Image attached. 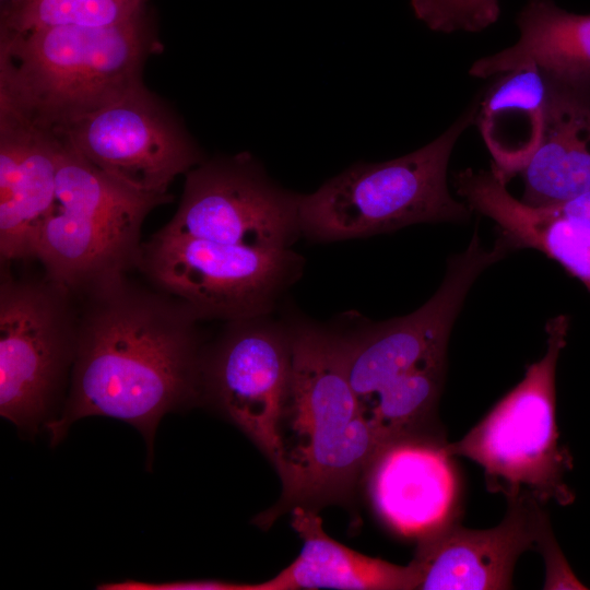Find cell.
I'll return each instance as SVG.
<instances>
[{
  "label": "cell",
  "mask_w": 590,
  "mask_h": 590,
  "mask_svg": "<svg viewBox=\"0 0 590 590\" xmlns=\"http://www.w3.org/2000/svg\"><path fill=\"white\" fill-rule=\"evenodd\" d=\"M76 298L70 385L60 414L45 426L51 445L75 421L101 415L134 426L152 456L162 417L201 402L204 320L185 300L127 275Z\"/></svg>",
  "instance_id": "cell-1"
},
{
  "label": "cell",
  "mask_w": 590,
  "mask_h": 590,
  "mask_svg": "<svg viewBox=\"0 0 590 590\" xmlns=\"http://www.w3.org/2000/svg\"><path fill=\"white\" fill-rule=\"evenodd\" d=\"M292 377L279 422L278 503L255 518L270 528L295 507L347 503L380 448L349 380L342 333L290 324Z\"/></svg>",
  "instance_id": "cell-2"
},
{
  "label": "cell",
  "mask_w": 590,
  "mask_h": 590,
  "mask_svg": "<svg viewBox=\"0 0 590 590\" xmlns=\"http://www.w3.org/2000/svg\"><path fill=\"white\" fill-rule=\"evenodd\" d=\"M162 49L146 9L109 26L0 31V104L55 131L142 84Z\"/></svg>",
  "instance_id": "cell-3"
},
{
  "label": "cell",
  "mask_w": 590,
  "mask_h": 590,
  "mask_svg": "<svg viewBox=\"0 0 590 590\" xmlns=\"http://www.w3.org/2000/svg\"><path fill=\"white\" fill-rule=\"evenodd\" d=\"M437 139L381 163H356L300 194L302 236L337 241L394 232L421 223L463 222L472 210L455 199L447 169L452 149L475 121L480 95Z\"/></svg>",
  "instance_id": "cell-4"
},
{
  "label": "cell",
  "mask_w": 590,
  "mask_h": 590,
  "mask_svg": "<svg viewBox=\"0 0 590 590\" xmlns=\"http://www.w3.org/2000/svg\"><path fill=\"white\" fill-rule=\"evenodd\" d=\"M61 140L55 201L38 231L35 259L44 275L80 296L139 268L142 224L173 196L133 190Z\"/></svg>",
  "instance_id": "cell-5"
},
{
  "label": "cell",
  "mask_w": 590,
  "mask_h": 590,
  "mask_svg": "<svg viewBox=\"0 0 590 590\" xmlns=\"http://www.w3.org/2000/svg\"><path fill=\"white\" fill-rule=\"evenodd\" d=\"M569 324L566 315L550 319L544 355L461 439L446 445L451 457L468 458L483 469L489 492L506 498L529 494L541 504L562 506L575 499L565 482L573 457L559 444L555 415L556 367Z\"/></svg>",
  "instance_id": "cell-6"
},
{
  "label": "cell",
  "mask_w": 590,
  "mask_h": 590,
  "mask_svg": "<svg viewBox=\"0 0 590 590\" xmlns=\"http://www.w3.org/2000/svg\"><path fill=\"white\" fill-rule=\"evenodd\" d=\"M79 318L78 298L67 286L1 270L0 413L23 433L33 435L55 418L70 385Z\"/></svg>",
  "instance_id": "cell-7"
},
{
  "label": "cell",
  "mask_w": 590,
  "mask_h": 590,
  "mask_svg": "<svg viewBox=\"0 0 590 590\" xmlns=\"http://www.w3.org/2000/svg\"><path fill=\"white\" fill-rule=\"evenodd\" d=\"M304 262L291 248L228 245L158 229L142 244L138 269L203 320L227 322L271 314L302 275Z\"/></svg>",
  "instance_id": "cell-8"
},
{
  "label": "cell",
  "mask_w": 590,
  "mask_h": 590,
  "mask_svg": "<svg viewBox=\"0 0 590 590\" xmlns=\"http://www.w3.org/2000/svg\"><path fill=\"white\" fill-rule=\"evenodd\" d=\"M511 251L499 235L486 247L475 229L467 248L448 258L441 284L420 308L342 333L347 376L361 408L405 375L447 366L449 337L469 291L484 270Z\"/></svg>",
  "instance_id": "cell-9"
},
{
  "label": "cell",
  "mask_w": 590,
  "mask_h": 590,
  "mask_svg": "<svg viewBox=\"0 0 590 590\" xmlns=\"http://www.w3.org/2000/svg\"><path fill=\"white\" fill-rule=\"evenodd\" d=\"M300 194L273 181L249 153L204 160L185 174L181 200L160 231L228 245L291 248L302 236Z\"/></svg>",
  "instance_id": "cell-10"
},
{
  "label": "cell",
  "mask_w": 590,
  "mask_h": 590,
  "mask_svg": "<svg viewBox=\"0 0 590 590\" xmlns=\"http://www.w3.org/2000/svg\"><path fill=\"white\" fill-rule=\"evenodd\" d=\"M86 161L146 194L204 161L178 116L144 83L54 131Z\"/></svg>",
  "instance_id": "cell-11"
},
{
  "label": "cell",
  "mask_w": 590,
  "mask_h": 590,
  "mask_svg": "<svg viewBox=\"0 0 590 590\" xmlns=\"http://www.w3.org/2000/svg\"><path fill=\"white\" fill-rule=\"evenodd\" d=\"M291 377L290 326L268 316L227 321L204 349L201 402L231 420L276 467Z\"/></svg>",
  "instance_id": "cell-12"
},
{
  "label": "cell",
  "mask_w": 590,
  "mask_h": 590,
  "mask_svg": "<svg viewBox=\"0 0 590 590\" xmlns=\"http://www.w3.org/2000/svg\"><path fill=\"white\" fill-rule=\"evenodd\" d=\"M507 511L494 528L475 530L456 520L417 540L412 564L421 590H505L512 588L515 565L550 524L541 503L529 494L507 498Z\"/></svg>",
  "instance_id": "cell-13"
},
{
  "label": "cell",
  "mask_w": 590,
  "mask_h": 590,
  "mask_svg": "<svg viewBox=\"0 0 590 590\" xmlns=\"http://www.w3.org/2000/svg\"><path fill=\"white\" fill-rule=\"evenodd\" d=\"M442 434L412 435L382 445L362 485L392 532L416 541L455 520L458 479Z\"/></svg>",
  "instance_id": "cell-14"
},
{
  "label": "cell",
  "mask_w": 590,
  "mask_h": 590,
  "mask_svg": "<svg viewBox=\"0 0 590 590\" xmlns=\"http://www.w3.org/2000/svg\"><path fill=\"white\" fill-rule=\"evenodd\" d=\"M61 138L0 104L1 262L35 259L38 231L56 196Z\"/></svg>",
  "instance_id": "cell-15"
},
{
  "label": "cell",
  "mask_w": 590,
  "mask_h": 590,
  "mask_svg": "<svg viewBox=\"0 0 590 590\" xmlns=\"http://www.w3.org/2000/svg\"><path fill=\"white\" fill-rule=\"evenodd\" d=\"M506 185L492 168H468L455 187L472 211L494 221L512 250L543 252L590 291V191L557 205L533 208Z\"/></svg>",
  "instance_id": "cell-16"
},
{
  "label": "cell",
  "mask_w": 590,
  "mask_h": 590,
  "mask_svg": "<svg viewBox=\"0 0 590 590\" xmlns=\"http://www.w3.org/2000/svg\"><path fill=\"white\" fill-rule=\"evenodd\" d=\"M543 73L547 85L543 133L519 174L520 200L533 208L557 205L590 191V81Z\"/></svg>",
  "instance_id": "cell-17"
},
{
  "label": "cell",
  "mask_w": 590,
  "mask_h": 590,
  "mask_svg": "<svg viewBox=\"0 0 590 590\" xmlns=\"http://www.w3.org/2000/svg\"><path fill=\"white\" fill-rule=\"evenodd\" d=\"M293 529L302 539L298 556L274 577L248 583V590H413L420 587L417 568L396 565L354 551L329 536L318 510L295 507Z\"/></svg>",
  "instance_id": "cell-18"
},
{
  "label": "cell",
  "mask_w": 590,
  "mask_h": 590,
  "mask_svg": "<svg viewBox=\"0 0 590 590\" xmlns=\"http://www.w3.org/2000/svg\"><path fill=\"white\" fill-rule=\"evenodd\" d=\"M547 85L533 62L498 74L480 95L474 123L489 151L491 168L506 184L528 164L544 128Z\"/></svg>",
  "instance_id": "cell-19"
},
{
  "label": "cell",
  "mask_w": 590,
  "mask_h": 590,
  "mask_svg": "<svg viewBox=\"0 0 590 590\" xmlns=\"http://www.w3.org/2000/svg\"><path fill=\"white\" fill-rule=\"evenodd\" d=\"M517 26V43L477 59L472 76L485 79L533 62L546 73L590 81V14L566 11L553 0H530Z\"/></svg>",
  "instance_id": "cell-20"
},
{
  "label": "cell",
  "mask_w": 590,
  "mask_h": 590,
  "mask_svg": "<svg viewBox=\"0 0 590 590\" xmlns=\"http://www.w3.org/2000/svg\"><path fill=\"white\" fill-rule=\"evenodd\" d=\"M148 0H31L0 31H26L57 25L109 26L146 9Z\"/></svg>",
  "instance_id": "cell-21"
},
{
  "label": "cell",
  "mask_w": 590,
  "mask_h": 590,
  "mask_svg": "<svg viewBox=\"0 0 590 590\" xmlns=\"http://www.w3.org/2000/svg\"><path fill=\"white\" fill-rule=\"evenodd\" d=\"M415 16L440 33L481 32L500 14L498 0H411Z\"/></svg>",
  "instance_id": "cell-22"
},
{
  "label": "cell",
  "mask_w": 590,
  "mask_h": 590,
  "mask_svg": "<svg viewBox=\"0 0 590 590\" xmlns=\"http://www.w3.org/2000/svg\"><path fill=\"white\" fill-rule=\"evenodd\" d=\"M536 550L543 555L546 566L544 589H583L585 587L573 575L563 556L551 526L541 534Z\"/></svg>",
  "instance_id": "cell-23"
},
{
  "label": "cell",
  "mask_w": 590,
  "mask_h": 590,
  "mask_svg": "<svg viewBox=\"0 0 590 590\" xmlns=\"http://www.w3.org/2000/svg\"><path fill=\"white\" fill-rule=\"evenodd\" d=\"M248 583H235L219 580H191L167 583H144L137 581H123L110 583L108 589H160V590H247Z\"/></svg>",
  "instance_id": "cell-24"
},
{
  "label": "cell",
  "mask_w": 590,
  "mask_h": 590,
  "mask_svg": "<svg viewBox=\"0 0 590 590\" xmlns=\"http://www.w3.org/2000/svg\"><path fill=\"white\" fill-rule=\"evenodd\" d=\"M31 0H0V23H4L20 13Z\"/></svg>",
  "instance_id": "cell-25"
}]
</instances>
